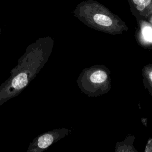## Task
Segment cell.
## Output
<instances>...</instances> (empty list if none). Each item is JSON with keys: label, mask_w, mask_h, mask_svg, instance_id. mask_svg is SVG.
<instances>
[{"label": "cell", "mask_w": 152, "mask_h": 152, "mask_svg": "<svg viewBox=\"0 0 152 152\" xmlns=\"http://www.w3.org/2000/svg\"><path fill=\"white\" fill-rule=\"evenodd\" d=\"M54 45L50 37H40L29 45L10 71L9 78L0 85V106L19 95L48 62Z\"/></svg>", "instance_id": "obj_1"}, {"label": "cell", "mask_w": 152, "mask_h": 152, "mask_svg": "<svg viewBox=\"0 0 152 152\" xmlns=\"http://www.w3.org/2000/svg\"><path fill=\"white\" fill-rule=\"evenodd\" d=\"M142 76L144 87L152 96V64H148L143 66Z\"/></svg>", "instance_id": "obj_7"}, {"label": "cell", "mask_w": 152, "mask_h": 152, "mask_svg": "<svg viewBox=\"0 0 152 152\" xmlns=\"http://www.w3.org/2000/svg\"><path fill=\"white\" fill-rule=\"evenodd\" d=\"M144 152H152V138H150L148 140Z\"/></svg>", "instance_id": "obj_8"}, {"label": "cell", "mask_w": 152, "mask_h": 152, "mask_svg": "<svg viewBox=\"0 0 152 152\" xmlns=\"http://www.w3.org/2000/svg\"><path fill=\"white\" fill-rule=\"evenodd\" d=\"M1 27H0V34H1Z\"/></svg>", "instance_id": "obj_9"}, {"label": "cell", "mask_w": 152, "mask_h": 152, "mask_svg": "<svg viewBox=\"0 0 152 152\" xmlns=\"http://www.w3.org/2000/svg\"><path fill=\"white\" fill-rule=\"evenodd\" d=\"M71 132L69 129L62 128L45 132L33 139V141L30 143L27 152H42L54 142L69 134Z\"/></svg>", "instance_id": "obj_4"}, {"label": "cell", "mask_w": 152, "mask_h": 152, "mask_svg": "<svg viewBox=\"0 0 152 152\" xmlns=\"http://www.w3.org/2000/svg\"><path fill=\"white\" fill-rule=\"evenodd\" d=\"M77 83L83 93L88 97H99L112 88L110 69L104 65H95L83 69Z\"/></svg>", "instance_id": "obj_3"}, {"label": "cell", "mask_w": 152, "mask_h": 152, "mask_svg": "<svg viewBox=\"0 0 152 152\" xmlns=\"http://www.w3.org/2000/svg\"><path fill=\"white\" fill-rule=\"evenodd\" d=\"M72 13L87 27L104 33L121 34L128 30L126 23L118 15L94 0L81 2L76 6Z\"/></svg>", "instance_id": "obj_2"}, {"label": "cell", "mask_w": 152, "mask_h": 152, "mask_svg": "<svg viewBox=\"0 0 152 152\" xmlns=\"http://www.w3.org/2000/svg\"><path fill=\"white\" fill-rule=\"evenodd\" d=\"M135 137L133 135L129 134L121 142H117L115 145V152H138L134 146Z\"/></svg>", "instance_id": "obj_6"}, {"label": "cell", "mask_w": 152, "mask_h": 152, "mask_svg": "<svg viewBox=\"0 0 152 152\" xmlns=\"http://www.w3.org/2000/svg\"><path fill=\"white\" fill-rule=\"evenodd\" d=\"M135 37L140 46L152 50V24L144 19L137 20Z\"/></svg>", "instance_id": "obj_5"}]
</instances>
